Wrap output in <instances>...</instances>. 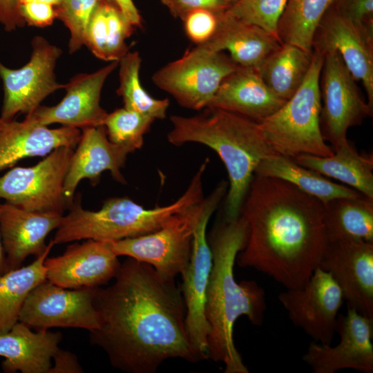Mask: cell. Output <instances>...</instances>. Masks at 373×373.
Instances as JSON below:
<instances>
[{
	"label": "cell",
	"instance_id": "obj_1",
	"mask_svg": "<svg viewBox=\"0 0 373 373\" xmlns=\"http://www.w3.org/2000/svg\"><path fill=\"white\" fill-rule=\"evenodd\" d=\"M106 288H96L99 318L90 343L113 367L128 373H154L169 358L199 361L185 328V305L175 279L128 257Z\"/></svg>",
	"mask_w": 373,
	"mask_h": 373
},
{
	"label": "cell",
	"instance_id": "obj_2",
	"mask_svg": "<svg viewBox=\"0 0 373 373\" xmlns=\"http://www.w3.org/2000/svg\"><path fill=\"white\" fill-rule=\"evenodd\" d=\"M325 204L292 184L254 174L240 208L248 227L240 267L299 288L318 267L328 244Z\"/></svg>",
	"mask_w": 373,
	"mask_h": 373
},
{
	"label": "cell",
	"instance_id": "obj_3",
	"mask_svg": "<svg viewBox=\"0 0 373 373\" xmlns=\"http://www.w3.org/2000/svg\"><path fill=\"white\" fill-rule=\"evenodd\" d=\"M247 234V224L239 215L224 217L207 236L212 255L205 303L207 358L222 363L225 373H249L234 344V324L245 316L251 324L260 326L267 309L263 288L254 280L238 283L234 277L236 258Z\"/></svg>",
	"mask_w": 373,
	"mask_h": 373
},
{
	"label": "cell",
	"instance_id": "obj_4",
	"mask_svg": "<svg viewBox=\"0 0 373 373\" xmlns=\"http://www.w3.org/2000/svg\"><path fill=\"white\" fill-rule=\"evenodd\" d=\"M201 115H172L167 135L170 144L198 143L213 149L224 163L229 176L224 216L237 218L259 163L275 153L258 123L238 114L209 108Z\"/></svg>",
	"mask_w": 373,
	"mask_h": 373
},
{
	"label": "cell",
	"instance_id": "obj_5",
	"mask_svg": "<svg viewBox=\"0 0 373 373\" xmlns=\"http://www.w3.org/2000/svg\"><path fill=\"white\" fill-rule=\"evenodd\" d=\"M208 162L206 159L200 164L184 193L165 206L146 209L127 197H117L107 199L93 211L84 209L79 198L74 200L52 240L55 245L89 239L113 242L155 231L174 214L204 198L203 177Z\"/></svg>",
	"mask_w": 373,
	"mask_h": 373
},
{
	"label": "cell",
	"instance_id": "obj_6",
	"mask_svg": "<svg viewBox=\"0 0 373 373\" xmlns=\"http://www.w3.org/2000/svg\"><path fill=\"white\" fill-rule=\"evenodd\" d=\"M324 55L313 50L309 71L295 94L274 113L258 123L272 151L294 160L300 155L328 157L334 154L320 128L319 88Z\"/></svg>",
	"mask_w": 373,
	"mask_h": 373
},
{
	"label": "cell",
	"instance_id": "obj_7",
	"mask_svg": "<svg viewBox=\"0 0 373 373\" xmlns=\"http://www.w3.org/2000/svg\"><path fill=\"white\" fill-rule=\"evenodd\" d=\"M205 205L204 198L173 216L158 230L111 242L117 256L151 265L162 276L175 279L189 262L193 233Z\"/></svg>",
	"mask_w": 373,
	"mask_h": 373
},
{
	"label": "cell",
	"instance_id": "obj_8",
	"mask_svg": "<svg viewBox=\"0 0 373 373\" xmlns=\"http://www.w3.org/2000/svg\"><path fill=\"white\" fill-rule=\"evenodd\" d=\"M237 66L229 55L196 46L155 72L152 81L180 105L198 111L207 108L222 82Z\"/></svg>",
	"mask_w": 373,
	"mask_h": 373
},
{
	"label": "cell",
	"instance_id": "obj_9",
	"mask_svg": "<svg viewBox=\"0 0 373 373\" xmlns=\"http://www.w3.org/2000/svg\"><path fill=\"white\" fill-rule=\"evenodd\" d=\"M227 189L228 183L222 181L204 198L205 205L193 233L189 262L181 274L183 282L180 289L185 305L186 332L199 361L207 359L209 327L205 317V303L212 255L207 227Z\"/></svg>",
	"mask_w": 373,
	"mask_h": 373
},
{
	"label": "cell",
	"instance_id": "obj_10",
	"mask_svg": "<svg viewBox=\"0 0 373 373\" xmlns=\"http://www.w3.org/2000/svg\"><path fill=\"white\" fill-rule=\"evenodd\" d=\"M74 149L59 147L34 166H17L0 177V198L28 211L64 215V184Z\"/></svg>",
	"mask_w": 373,
	"mask_h": 373
},
{
	"label": "cell",
	"instance_id": "obj_11",
	"mask_svg": "<svg viewBox=\"0 0 373 373\" xmlns=\"http://www.w3.org/2000/svg\"><path fill=\"white\" fill-rule=\"evenodd\" d=\"M356 82L337 52L329 51L324 55L319 79L320 128L333 151L349 141L347 133L350 128L360 125L372 115L373 109Z\"/></svg>",
	"mask_w": 373,
	"mask_h": 373
},
{
	"label": "cell",
	"instance_id": "obj_12",
	"mask_svg": "<svg viewBox=\"0 0 373 373\" xmlns=\"http://www.w3.org/2000/svg\"><path fill=\"white\" fill-rule=\"evenodd\" d=\"M278 298L295 326L314 342L331 344L345 300L329 274L318 267L303 286L286 289Z\"/></svg>",
	"mask_w": 373,
	"mask_h": 373
},
{
	"label": "cell",
	"instance_id": "obj_13",
	"mask_svg": "<svg viewBox=\"0 0 373 373\" xmlns=\"http://www.w3.org/2000/svg\"><path fill=\"white\" fill-rule=\"evenodd\" d=\"M96 288L68 289L46 280L28 296L19 321L37 330L75 327L94 331L99 325Z\"/></svg>",
	"mask_w": 373,
	"mask_h": 373
},
{
	"label": "cell",
	"instance_id": "obj_14",
	"mask_svg": "<svg viewBox=\"0 0 373 373\" xmlns=\"http://www.w3.org/2000/svg\"><path fill=\"white\" fill-rule=\"evenodd\" d=\"M30 61L19 69L0 63L4 99L1 117L12 119L17 113L28 114L57 89L64 88L56 81L54 70L61 50L40 36L32 41Z\"/></svg>",
	"mask_w": 373,
	"mask_h": 373
},
{
	"label": "cell",
	"instance_id": "obj_15",
	"mask_svg": "<svg viewBox=\"0 0 373 373\" xmlns=\"http://www.w3.org/2000/svg\"><path fill=\"white\" fill-rule=\"evenodd\" d=\"M336 332L340 336L334 346L313 342L303 360L314 373H334L352 369L363 373L373 372V319L347 307L338 314Z\"/></svg>",
	"mask_w": 373,
	"mask_h": 373
},
{
	"label": "cell",
	"instance_id": "obj_16",
	"mask_svg": "<svg viewBox=\"0 0 373 373\" xmlns=\"http://www.w3.org/2000/svg\"><path fill=\"white\" fill-rule=\"evenodd\" d=\"M318 267L338 284L347 307L373 319V242H328Z\"/></svg>",
	"mask_w": 373,
	"mask_h": 373
},
{
	"label": "cell",
	"instance_id": "obj_17",
	"mask_svg": "<svg viewBox=\"0 0 373 373\" xmlns=\"http://www.w3.org/2000/svg\"><path fill=\"white\" fill-rule=\"evenodd\" d=\"M115 61L93 73L79 74L64 84L66 94L52 106H39L26 115L27 121L48 126L58 123L82 130L104 126L108 113L99 104L104 84L117 66Z\"/></svg>",
	"mask_w": 373,
	"mask_h": 373
},
{
	"label": "cell",
	"instance_id": "obj_18",
	"mask_svg": "<svg viewBox=\"0 0 373 373\" xmlns=\"http://www.w3.org/2000/svg\"><path fill=\"white\" fill-rule=\"evenodd\" d=\"M46 280L66 289L99 287L114 278L120 267L111 242L86 240L44 261Z\"/></svg>",
	"mask_w": 373,
	"mask_h": 373
},
{
	"label": "cell",
	"instance_id": "obj_19",
	"mask_svg": "<svg viewBox=\"0 0 373 373\" xmlns=\"http://www.w3.org/2000/svg\"><path fill=\"white\" fill-rule=\"evenodd\" d=\"M312 50L334 51L356 81H361L373 109V43L333 4L326 11L314 36Z\"/></svg>",
	"mask_w": 373,
	"mask_h": 373
},
{
	"label": "cell",
	"instance_id": "obj_20",
	"mask_svg": "<svg viewBox=\"0 0 373 373\" xmlns=\"http://www.w3.org/2000/svg\"><path fill=\"white\" fill-rule=\"evenodd\" d=\"M129 153L109 140L104 126L83 129L64 180L63 193L68 207L73 205L76 188L84 178L96 184L101 174L108 171L117 182L126 183L121 169Z\"/></svg>",
	"mask_w": 373,
	"mask_h": 373
},
{
	"label": "cell",
	"instance_id": "obj_21",
	"mask_svg": "<svg viewBox=\"0 0 373 373\" xmlns=\"http://www.w3.org/2000/svg\"><path fill=\"white\" fill-rule=\"evenodd\" d=\"M64 215L26 211L8 202L1 204L0 232L8 270L20 267L30 255L44 254L47 236L60 225Z\"/></svg>",
	"mask_w": 373,
	"mask_h": 373
},
{
	"label": "cell",
	"instance_id": "obj_22",
	"mask_svg": "<svg viewBox=\"0 0 373 373\" xmlns=\"http://www.w3.org/2000/svg\"><path fill=\"white\" fill-rule=\"evenodd\" d=\"M81 135L74 127L49 128L26 119L0 117V171L26 157L47 155L61 146L75 149Z\"/></svg>",
	"mask_w": 373,
	"mask_h": 373
},
{
	"label": "cell",
	"instance_id": "obj_23",
	"mask_svg": "<svg viewBox=\"0 0 373 373\" xmlns=\"http://www.w3.org/2000/svg\"><path fill=\"white\" fill-rule=\"evenodd\" d=\"M285 102L269 88L258 70L238 66L222 82L207 108L227 111L259 123Z\"/></svg>",
	"mask_w": 373,
	"mask_h": 373
},
{
	"label": "cell",
	"instance_id": "obj_24",
	"mask_svg": "<svg viewBox=\"0 0 373 373\" xmlns=\"http://www.w3.org/2000/svg\"><path fill=\"white\" fill-rule=\"evenodd\" d=\"M62 335L48 329L31 330L18 321L7 332L0 334V356L4 372L49 373L51 360L59 349Z\"/></svg>",
	"mask_w": 373,
	"mask_h": 373
},
{
	"label": "cell",
	"instance_id": "obj_25",
	"mask_svg": "<svg viewBox=\"0 0 373 373\" xmlns=\"http://www.w3.org/2000/svg\"><path fill=\"white\" fill-rule=\"evenodd\" d=\"M226 10L219 13L214 36L201 46L216 52L227 50L238 66L258 70L265 59L281 43L267 31L242 21Z\"/></svg>",
	"mask_w": 373,
	"mask_h": 373
},
{
	"label": "cell",
	"instance_id": "obj_26",
	"mask_svg": "<svg viewBox=\"0 0 373 373\" xmlns=\"http://www.w3.org/2000/svg\"><path fill=\"white\" fill-rule=\"evenodd\" d=\"M298 164L319 174L332 178L373 199V156L358 153L349 141L328 157L300 155L294 159Z\"/></svg>",
	"mask_w": 373,
	"mask_h": 373
},
{
	"label": "cell",
	"instance_id": "obj_27",
	"mask_svg": "<svg viewBox=\"0 0 373 373\" xmlns=\"http://www.w3.org/2000/svg\"><path fill=\"white\" fill-rule=\"evenodd\" d=\"M323 222L328 242H373V199L361 194L330 200L325 204Z\"/></svg>",
	"mask_w": 373,
	"mask_h": 373
},
{
	"label": "cell",
	"instance_id": "obj_28",
	"mask_svg": "<svg viewBox=\"0 0 373 373\" xmlns=\"http://www.w3.org/2000/svg\"><path fill=\"white\" fill-rule=\"evenodd\" d=\"M254 174L285 180L324 204L336 198H353L361 194L298 164L290 157L276 153L263 159Z\"/></svg>",
	"mask_w": 373,
	"mask_h": 373
},
{
	"label": "cell",
	"instance_id": "obj_29",
	"mask_svg": "<svg viewBox=\"0 0 373 373\" xmlns=\"http://www.w3.org/2000/svg\"><path fill=\"white\" fill-rule=\"evenodd\" d=\"M313 52L281 43L263 61L258 72L269 88L284 101L290 99L303 82Z\"/></svg>",
	"mask_w": 373,
	"mask_h": 373
},
{
	"label": "cell",
	"instance_id": "obj_30",
	"mask_svg": "<svg viewBox=\"0 0 373 373\" xmlns=\"http://www.w3.org/2000/svg\"><path fill=\"white\" fill-rule=\"evenodd\" d=\"M54 245L51 240L46 251L32 263L0 276V334L8 332L19 321L28 296L46 280L44 261Z\"/></svg>",
	"mask_w": 373,
	"mask_h": 373
},
{
	"label": "cell",
	"instance_id": "obj_31",
	"mask_svg": "<svg viewBox=\"0 0 373 373\" xmlns=\"http://www.w3.org/2000/svg\"><path fill=\"white\" fill-rule=\"evenodd\" d=\"M335 0H287L279 19L277 35L280 43L295 45L312 53L316 30Z\"/></svg>",
	"mask_w": 373,
	"mask_h": 373
},
{
	"label": "cell",
	"instance_id": "obj_32",
	"mask_svg": "<svg viewBox=\"0 0 373 373\" xmlns=\"http://www.w3.org/2000/svg\"><path fill=\"white\" fill-rule=\"evenodd\" d=\"M141 62L137 52H127L120 59L117 93L122 97L125 108L155 119H163L166 116L169 100L154 98L144 89L140 80Z\"/></svg>",
	"mask_w": 373,
	"mask_h": 373
},
{
	"label": "cell",
	"instance_id": "obj_33",
	"mask_svg": "<svg viewBox=\"0 0 373 373\" xmlns=\"http://www.w3.org/2000/svg\"><path fill=\"white\" fill-rule=\"evenodd\" d=\"M155 119L124 107L108 113L104 126L109 140L130 153L144 144V136Z\"/></svg>",
	"mask_w": 373,
	"mask_h": 373
},
{
	"label": "cell",
	"instance_id": "obj_34",
	"mask_svg": "<svg viewBox=\"0 0 373 373\" xmlns=\"http://www.w3.org/2000/svg\"><path fill=\"white\" fill-rule=\"evenodd\" d=\"M287 0H238L226 12L275 36Z\"/></svg>",
	"mask_w": 373,
	"mask_h": 373
},
{
	"label": "cell",
	"instance_id": "obj_35",
	"mask_svg": "<svg viewBox=\"0 0 373 373\" xmlns=\"http://www.w3.org/2000/svg\"><path fill=\"white\" fill-rule=\"evenodd\" d=\"M99 0H61L55 6L56 18L60 19L70 32L68 48L73 53L85 45L87 28Z\"/></svg>",
	"mask_w": 373,
	"mask_h": 373
},
{
	"label": "cell",
	"instance_id": "obj_36",
	"mask_svg": "<svg viewBox=\"0 0 373 373\" xmlns=\"http://www.w3.org/2000/svg\"><path fill=\"white\" fill-rule=\"evenodd\" d=\"M134 27L117 5L108 0L106 61H119L128 52L126 39L132 35Z\"/></svg>",
	"mask_w": 373,
	"mask_h": 373
},
{
	"label": "cell",
	"instance_id": "obj_37",
	"mask_svg": "<svg viewBox=\"0 0 373 373\" xmlns=\"http://www.w3.org/2000/svg\"><path fill=\"white\" fill-rule=\"evenodd\" d=\"M219 13L198 9L186 14L182 21L187 37L196 46L203 45L211 40L218 26Z\"/></svg>",
	"mask_w": 373,
	"mask_h": 373
},
{
	"label": "cell",
	"instance_id": "obj_38",
	"mask_svg": "<svg viewBox=\"0 0 373 373\" xmlns=\"http://www.w3.org/2000/svg\"><path fill=\"white\" fill-rule=\"evenodd\" d=\"M334 5L373 43V0H335Z\"/></svg>",
	"mask_w": 373,
	"mask_h": 373
},
{
	"label": "cell",
	"instance_id": "obj_39",
	"mask_svg": "<svg viewBox=\"0 0 373 373\" xmlns=\"http://www.w3.org/2000/svg\"><path fill=\"white\" fill-rule=\"evenodd\" d=\"M108 0H99L91 16L85 45L98 59L106 61L107 5Z\"/></svg>",
	"mask_w": 373,
	"mask_h": 373
},
{
	"label": "cell",
	"instance_id": "obj_40",
	"mask_svg": "<svg viewBox=\"0 0 373 373\" xmlns=\"http://www.w3.org/2000/svg\"><path fill=\"white\" fill-rule=\"evenodd\" d=\"M171 15L182 20L189 12L198 9H206L215 12L227 10L229 6L222 0H160Z\"/></svg>",
	"mask_w": 373,
	"mask_h": 373
},
{
	"label": "cell",
	"instance_id": "obj_41",
	"mask_svg": "<svg viewBox=\"0 0 373 373\" xmlns=\"http://www.w3.org/2000/svg\"><path fill=\"white\" fill-rule=\"evenodd\" d=\"M21 15L29 26L46 27L56 18L54 6L41 2H27L19 4Z\"/></svg>",
	"mask_w": 373,
	"mask_h": 373
},
{
	"label": "cell",
	"instance_id": "obj_42",
	"mask_svg": "<svg viewBox=\"0 0 373 373\" xmlns=\"http://www.w3.org/2000/svg\"><path fill=\"white\" fill-rule=\"evenodd\" d=\"M0 23L7 31L25 25L20 12L19 0H0Z\"/></svg>",
	"mask_w": 373,
	"mask_h": 373
},
{
	"label": "cell",
	"instance_id": "obj_43",
	"mask_svg": "<svg viewBox=\"0 0 373 373\" xmlns=\"http://www.w3.org/2000/svg\"><path fill=\"white\" fill-rule=\"evenodd\" d=\"M52 358L54 365L50 367L49 373H80L84 372L76 355L70 352L59 348Z\"/></svg>",
	"mask_w": 373,
	"mask_h": 373
},
{
	"label": "cell",
	"instance_id": "obj_44",
	"mask_svg": "<svg viewBox=\"0 0 373 373\" xmlns=\"http://www.w3.org/2000/svg\"><path fill=\"white\" fill-rule=\"evenodd\" d=\"M135 26H142V17L133 0H112Z\"/></svg>",
	"mask_w": 373,
	"mask_h": 373
},
{
	"label": "cell",
	"instance_id": "obj_45",
	"mask_svg": "<svg viewBox=\"0 0 373 373\" xmlns=\"http://www.w3.org/2000/svg\"><path fill=\"white\" fill-rule=\"evenodd\" d=\"M1 204L0 203V210H1ZM8 267L7 265L6 256L3 246L2 244L1 232H0V276L4 274L8 271Z\"/></svg>",
	"mask_w": 373,
	"mask_h": 373
},
{
	"label": "cell",
	"instance_id": "obj_46",
	"mask_svg": "<svg viewBox=\"0 0 373 373\" xmlns=\"http://www.w3.org/2000/svg\"><path fill=\"white\" fill-rule=\"evenodd\" d=\"M60 1L61 0H19V4L27 2H41L56 6L60 3Z\"/></svg>",
	"mask_w": 373,
	"mask_h": 373
},
{
	"label": "cell",
	"instance_id": "obj_47",
	"mask_svg": "<svg viewBox=\"0 0 373 373\" xmlns=\"http://www.w3.org/2000/svg\"><path fill=\"white\" fill-rule=\"evenodd\" d=\"M222 1L230 7L231 5H233L238 0H222Z\"/></svg>",
	"mask_w": 373,
	"mask_h": 373
}]
</instances>
